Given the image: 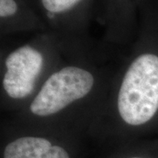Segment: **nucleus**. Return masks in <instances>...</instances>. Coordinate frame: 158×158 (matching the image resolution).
Masks as SVG:
<instances>
[{"mask_svg":"<svg viewBox=\"0 0 158 158\" xmlns=\"http://www.w3.org/2000/svg\"><path fill=\"white\" fill-rule=\"evenodd\" d=\"M132 158H141V157H132Z\"/></svg>","mask_w":158,"mask_h":158,"instance_id":"nucleus-7","label":"nucleus"},{"mask_svg":"<svg viewBox=\"0 0 158 158\" xmlns=\"http://www.w3.org/2000/svg\"><path fill=\"white\" fill-rule=\"evenodd\" d=\"M94 85V77L85 69L68 66L47 79L30 105L31 113L48 117L87 96Z\"/></svg>","mask_w":158,"mask_h":158,"instance_id":"nucleus-2","label":"nucleus"},{"mask_svg":"<svg viewBox=\"0 0 158 158\" xmlns=\"http://www.w3.org/2000/svg\"><path fill=\"white\" fill-rule=\"evenodd\" d=\"M83 1L85 0H40L45 11L51 15L68 12Z\"/></svg>","mask_w":158,"mask_h":158,"instance_id":"nucleus-5","label":"nucleus"},{"mask_svg":"<svg viewBox=\"0 0 158 158\" xmlns=\"http://www.w3.org/2000/svg\"><path fill=\"white\" fill-rule=\"evenodd\" d=\"M43 56L29 45L19 48L7 56L3 86L13 99L27 98L34 90V83L43 66Z\"/></svg>","mask_w":158,"mask_h":158,"instance_id":"nucleus-3","label":"nucleus"},{"mask_svg":"<svg viewBox=\"0 0 158 158\" xmlns=\"http://www.w3.org/2000/svg\"><path fill=\"white\" fill-rule=\"evenodd\" d=\"M4 158H69L67 151L42 137L25 136L10 142Z\"/></svg>","mask_w":158,"mask_h":158,"instance_id":"nucleus-4","label":"nucleus"},{"mask_svg":"<svg viewBox=\"0 0 158 158\" xmlns=\"http://www.w3.org/2000/svg\"><path fill=\"white\" fill-rule=\"evenodd\" d=\"M19 6L16 0H0V17L6 19L17 14Z\"/></svg>","mask_w":158,"mask_h":158,"instance_id":"nucleus-6","label":"nucleus"},{"mask_svg":"<svg viewBox=\"0 0 158 158\" xmlns=\"http://www.w3.org/2000/svg\"><path fill=\"white\" fill-rule=\"evenodd\" d=\"M117 107L125 123L134 127L157 117V53H143L130 64L118 90Z\"/></svg>","mask_w":158,"mask_h":158,"instance_id":"nucleus-1","label":"nucleus"}]
</instances>
